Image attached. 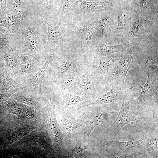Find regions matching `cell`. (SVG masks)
I'll return each mask as SVG.
<instances>
[{"label": "cell", "mask_w": 158, "mask_h": 158, "mask_svg": "<svg viewBox=\"0 0 158 158\" xmlns=\"http://www.w3.org/2000/svg\"><path fill=\"white\" fill-rule=\"evenodd\" d=\"M45 20L31 11L27 16L20 31L15 34L13 42L21 55L43 60L47 34Z\"/></svg>", "instance_id": "1"}, {"label": "cell", "mask_w": 158, "mask_h": 158, "mask_svg": "<svg viewBox=\"0 0 158 158\" xmlns=\"http://www.w3.org/2000/svg\"><path fill=\"white\" fill-rule=\"evenodd\" d=\"M147 82L142 86L137 85L130 87L128 90L139 87L141 88V92L136 98L132 99L133 102L132 109L136 110L143 108H150L153 106L155 101L158 100V94L153 97L154 95L158 93V70L148 69Z\"/></svg>", "instance_id": "2"}, {"label": "cell", "mask_w": 158, "mask_h": 158, "mask_svg": "<svg viewBox=\"0 0 158 158\" xmlns=\"http://www.w3.org/2000/svg\"><path fill=\"white\" fill-rule=\"evenodd\" d=\"M135 47L130 46L106 77L105 84L116 82L123 86L128 71L133 64L135 55Z\"/></svg>", "instance_id": "3"}, {"label": "cell", "mask_w": 158, "mask_h": 158, "mask_svg": "<svg viewBox=\"0 0 158 158\" xmlns=\"http://www.w3.org/2000/svg\"><path fill=\"white\" fill-rule=\"evenodd\" d=\"M111 89L108 92L99 96L91 103L81 107L95 104L106 105L113 110H118L121 107L123 100L128 94L122 90V86L118 83H110Z\"/></svg>", "instance_id": "4"}, {"label": "cell", "mask_w": 158, "mask_h": 158, "mask_svg": "<svg viewBox=\"0 0 158 158\" xmlns=\"http://www.w3.org/2000/svg\"><path fill=\"white\" fill-rule=\"evenodd\" d=\"M142 137L136 141H118L109 140L102 138L98 144L99 146H107L118 148L127 154L129 158L140 157L145 154L144 147L145 138L142 133Z\"/></svg>", "instance_id": "5"}, {"label": "cell", "mask_w": 158, "mask_h": 158, "mask_svg": "<svg viewBox=\"0 0 158 158\" xmlns=\"http://www.w3.org/2000/svg\"><path fill=\"white\" fill-rule=\"evenodd\" d=\"M131 100L128 94L123 100L117 118L107 130L109 136L117 137L121 130L125 125L135 121L146 118L135 116L132 114L129 107Z\"/></svg>", "instance_id": "6"}, {"label": "cell", "mask_w": 158, "mask_h": 158, "mask_svg": "<svg viewBox=\"0 0 158 158\" xmlns=\"http://www.w3.org/2000/svg\"><path fill=\"white\" fill-rule=\"evenodd\" d=\"M96 105V106L87 113L85 117L86 125L83 134L86 137L89 136L97 126L107 121L115 111L106 105Z\"/></svg>", "instance_id": "7"}, {"label": "cell", "mask_w": 158, "mask_h": 158, "mask_svg": "<svg viewBox=\"0 0 158 158\" xmlns=\"http://www.w3.org/2000/svg\"><path fill=\"white\" fill-rule=\"evenodd\" d=\"M124 53L97 57L94 62V68L96 78L100 84H105L106 77Z\"/></svg>", "instance_id": "8"}, {"label": "cell", "mask_w": 158, "mask_h": 158, "mask_svg": "<svg viewBox=\"0 0 158 158\" xmlns=\"http://www.w3.org/2000/svg\"><path fill=\"white\" fill-rule=\"evenodd\" d=\"M54 47L45 49V51L46 55V61L44 65L30 79L26 80L24 83L26 87L32 89L35 88L38 91L40 96L43 99L41 91V87L42 81L44 79L46 71L50 63L57 57L56 50L53 49Z\"/></svg>", "instance_id": "9"}, {"label": "cell", "mask_w": 158, "mask_h": 158, "mask_svg": "<svg viewBox=\"0 0 158 158\" xmlns=\"http://www.w3.org/2000/svg\"><path fill=\"white\" fill-rule=\"evenodd\" d=\"M24 83L15 81L10 75L4 62L0 63V94L9 97L16 92L23 90L26 87Z\"/></svg>", "instance_id": "10"}, {"label": "cell", "mask_w": 158, "mask_h": 158, "mask_svg": "<svg viewBox=\"0 0 158 158\" xmlns=\"http://www.w3.org/2000/svg\"><path fill=\"white\" fill-rule=\"evenodd\" d=\"M7 69L12 78H14L20 63L21 55L13 42L6 46L0 50Z\"/></svg>", "instance_id": "11"}, {"label": "cell", "mask_w": 158, "mask_h": 158, "mask_svg": "<svg viewBox=\"0 0 158 158\" xmlns=\"http://www.w3.org/2000/svg\"><path fill=\"white\" fill-rule=\"evenodd\" d=\"M42 60L31 59L27 55H21L20 56V63L14 78L22 83L30 79L40 68V65Z\"/></svg>", "instance_id": "12"}, {"label": "cell", "mask_w": 158, "mask_h": 158, "mask_svg": "<svg viewBox=\"0 0 158 158\" xmlns=\"http://www.w3.org/2000/svg\"><path fill=\"white\" fill-rule=\"evenodd\" d=\"M31 11L20 12L13 15L8 14L0 18V26L5 28L11 33L16 34L21 30L26 17Z\"/></svg>", "instance_id": "13"}, {"label": "cell", "mask_w": 158, "mask_h": 158, "mask_svg": "<svg viewBox=\"0 0 158 158\" xmlns=\"http://www.w3.org/2000/svg\"><path fill=\"white\" fill-rule=\"evenodd\" d=\"M55 104L50 100L49 111L48 128L54 145L59 152L61 151L63 147V138L59 125L56 119Z\"/></svg>", "instance_id": "14"}, {"label": "cell", "mask_w": 158, "mask_h": 158, "mask_svg": "<svg viewBox=\"0 0 158 158\" xmlns=\"http://www.w3.org/2000/svg\"><path fill=\"white\" fill-rule=\"evenodd\" d=\"M157 53V51L155 52L150 50L141 54H135L133 64L134 63L141 72L149 69L158 70Z\"/></svg>", "instance_id": "15"}, {"label": "cell", "mask_w": 158, "mask_h": 158, "mask_svg": "<svg viewBox=\"0 0 158 158\" xmlns=\"http://www.w3.org/2000/svg\"><path fill=\"white\" fill-rule=\"evenodd\" d=\"M140 130L144 135L145 142L144 147L145 154L151 157L158 158V127H152L150 124L145 132Z\"/></svg>", "instance_id": "16"}, {"label": "cell", "mask_w": 158, "mask_h": 158, "mask_svg": "<svg viewBox=\"0 0 158 158\" xmlns=\"http://www.w3.org/2000/svg\"><path fill=\"white\" fill-rule=\"evenodd\" d=\"M55 0H32V11L45 20L56 19Z\"/></svg>", "instance_id": "17"}, {"label": "cell", "mask_w": 158, "mask_h": 158, "mask_svg": "<svg viewBox=\"0 0 158 158\" xmlns=\"http://www.w3.org/2000/svg\"><path fill=\"white\" fill-rule=\"evenodd\" d=\"M47 29V38L45 49L54 47L57 44H62V37L60 23L56 20H45Z\"/></svg>", "instance_id": "18"}, {"label": "cell", "mask_w": 158, "mask_h": 158, "mask_svg": "<svg viewBox=\"0 0 158 158\" xmlns=\"http://www.w3.org/2000/svg\"><path fill=\"white\" fill-rule=\"evenodd\" d=\"M98 24L85 22L76 26L75 29L78 36L81 39L83 45L88 48L92 42V38L94 35L97 36Z\"/></svg>", "instance_id": "19"}, {"label": "cell", "mask_w": 158, "mask_h": 158, "mask_svg": "<svg viewBox=\"0 0 158 158\" xmlns=\"http://www.w3.org/2000/svg\"><path fill=\"white\" fill-rule=\"evenodd\" d=\"M75 3L85 14H91L100 11L111 7L113 0L102 2L87 1L83 0H74Z\"/></svg>", "instance_id": "20"}, {"label": "cell", "mask_w": 158, "mask_h": 158, "mask_svg": "<svg viewBox=\"0 0 158 158\" xmlns=\"http://www.w3.org/2000/svg\"><path fill=\"white\" fill-rule=\"evenodd\" d=\"M130 46V43L128 41H126L121 44L112 46L107 45L104 43H101L96 47V51L100 56L113 55L124 53Z\"/></svg>", "instance_id": "21"}, {"label": "cell", "mask_w": 158, "mask_h": 158, "mask_svg": "<svg viewBox=\"0 0 158 158\" xmlns=\"http://www.w3.org/2000/svg\"><path fill=\"white\" fill-rule=\"evenodd\" d=\"M6 1L8 14L10 15L32 10V0H6Z\"/></svg>", "instance_id": "22"}, {"label": "cell", "mask_w": 158, "mask_h": 158, "mask_svg": "<svg viewBox=\"0 0 158 158\" xmlns=\"http://www.w3.org/2000/svg\"><path fill=\"white\" fill-rule=\"evenodd\" d=\"M78 118L73 116L66 114L62 121V130L64 140L74 134L79 127Z\"/></svg>", "instance_id": "23"}, {"label": "cell", "mask_w": 158, "mask_h": 158, "mask_svg": "<svg viewBox=\"0 0 158 158\" xmlns=\"http://www.w3.org/2000/svg\"><path fill=\"white\" fill-rule=\"evenodd\" d=\"M152 24V19L150 17H145L138 19L134 23L126 37L129 38L138 35Z\"/></svg>", "instance_id": "24"}, {"label": "cell", "mask_w": 158, "mask_h": 158, "mask_svg": "<svg viewBox=\"0 0 158 158\" xmlns=\"http://www.w3.org/2000/svg\"><path fill=\"white\" fill-rule=\"evenodd\" d=\"M30 89L28 87L25 88L22 91H18L13 95V98L17 102L26 105L38 107L39 104L29 92Z\"/></svg>", "instance_id": "25"}, {"label": "cell", "mask_w": 158, "mask_h": 158, "mask_svg": "<svg viewBox=\"0 0 158 158\" xmlns=\"http://www.w3.org/2000/svg\"><path fill=\"white\" fill-rule=\"evenodd\" d=\"M96 22L98 24L101 29L102 36L104 37L109 36L111 25L110 17L107 15H103L99 16Z\"/></svg>", "instance_id": "26"}, {"label": "cell", "mask_w": 158, "mask_h": 158, "mask_svg": "<svg viewBox=\"0 0 158 158\" xmlns=\"http://www.w3.org/2000/svg\"><path fill=\"white\" fill-rule=\"evenodd\" d=\"M14 36V34L10 33L6 28L0 26V50L13 42Z\"/></svg>", "instance_id": "27"}, {"label": "cell", "mask_w": 158, "mask_h": 158, "mask_svg": "<svg viewBox=\"0 0 158 158\" xmlns=\"http://www.w3.org/2000/svg\"><path fill=\"white\" fill-rule=\"evenodd\" d=\"M77 72L76 67L74 66L70 71L65 76L61 88L63 90H66L74 85L75 78Z\"/></svg>", "instance_id": "28"}, {"label": "cell", "mask_w": 158, "mask_h": 158, "mask_svg": "<svg viewBox=\"0 0 158 158\" xmlns=\"http://www.w3.org/2000/svg\"><path fill=\"white\" fill-rule=\"evenodd\" d=\"M4 103L10 112L18 116H20L23 112L24 106L17 103L13 98L8 99L4 102Z\"/></svg>", "instance_id": "29"}, {"label": "cell", "mask_w": 158, "mask_h": 158, "mask_svg": "<svg viewBox=\"0 0 158 158\" xmlns=\"http://www.w3.org/2000/svg\"><path fill=\"white\" fill-rule=\"evenodd\" d=\"M86 95L80 93L71 94L66 99L65 104L67 107H71L91 98Z\"/></svg>", "instance_id": "30"}, {"label": "cell", "mask_w": 158, "mask_h": 158, "mask_svg": "<svg viewBox=\"0 0 158 158\" xmlns=\"http://www.w3.org/2000/svg\"><path fill=\"white\" fill-rule=\"evenodd\" d=\"M87 147H83L80 143L72 149L70 157L73 158H83L88 157L90 154L86 151Z\"/></svg>", "instance_id": "31"}, {"label": "cell", "mask_w": 158, "mask_h": 158, "mask_svg": "<svg viewBox=\"0 0 158 158\" xmlns=\"http://www.w3.org/2000/svg\"><path fill=\"white\" fill-rule=\"evenodd\" d=\"M72 65L71 59H66L61 63L56 73V78L58 79L63 77Z\"/></svg>", "instance_id": "32"}, {"label": "cell", "mask_w": 158, "mask_h": 158, "mask_svg": "<svg viewBox=\"0 0 158 158\" xmlns=\"http://www.w3.org/2000/svg\"><path fill=\"white\" fill-rule=\"evenodd\" d=\"M128 15L124 9L121 10L118 13L117 16L118 29L119 30H123L126 27L127 23Z\"/></svg>", "instance_id": "33"}, {"label": "cell", "mask_w": 158, "mask_h": 158, "mask_svg": "<svg viewBox=\"0 0 158 158\" xmlns=\"http://www.w3.org/2000/svg\"><path fill=\"white\" fill-rule=\"evenodd\" d=\"M107 150V157L109 158H129L128 155L123 152L121 150L112 147Z\"/></svg>", "instance_id": "34"}, {"label": "cell", "mask_w": 158, "mask_h": 158, "mask_svg": "<svg viewBox=\"0 0 158 158\" xmlns=\"http://www.w3.org/2000/svg\"><path fill=\"white\" fill-rule=\"evenodd\" d=\"M157 0H140L141 9L143 11L152 9L157 3Z\"/></svg>", "instance_id": "35"}, {"label": "cell", "mask_w": 158, "mask_h": 158, "mask_svg": "<svg viewBox=\"0 0 158 158\" xmlns=\"http://www.w3.org/2000/svg\"><path fill=\"white\" fill-rule=\"evenodd\" d=\"M63 6V10L66 14H70L75 12L70 4V0H60Z\"/></svg>", "instance_id": "36"}, {"label": "cell", "mask_w": 158, "mask_h": 158, "mask_svg": "<svg viewBox=\"0 0 158 158\" xmlns=\"http://www.w3.org/2000/svg\"><path fill=\"white\" fill-rule=\"evenodd\" d=\"M23 111L25 118L28 119L32 118L34 116V108L31 107L26 106H24Z\"/></svg>", "instance_id": "37"}, {"label": "cell", "mask_w": 158, "mask_h": 158, "mask_svg": "<svg viewBox=\"0 0 158 158\" xmlns=\"http://www.w3.org/2000/svg\"><path fill=\"white\" fill-rule=\"evenodd\" d=\"M1 7V17L6 16L8 14V11L6 4V0H0Z\"/></svg>", "instance_id": "38"}, {"label": "cell", "mask_w": 158, "mask_h": 158, "mask_svg": "<svg viewBox=\"0 0 158 158\" xmlns=\"http://www.w3.org/2000/svg\"><path fill=\"white\" fill-rule=\"evenodd\" d=\"M22 135L21 133L16 132L13 134L12 138L13 140H16L20 139L22 137Z\"/></svg>", "instance_id": "39"}, {"label": "cell", "mask_w": 158, "mask_h": 158, "mask_svg": "<svg viewBox=\"0 0 158 158\" xmlns=\"http://www.w3.org/2000/svg\"><path fill=\"white\" fill-rule=\"evenodd\" d=\"M1 3L0 1V18L1 17Z\"/></svg>", "instance_id": "40"}, {"label": "cell", "mask_w": 158, "mask_h": 158, "mask_svg": "<svg viewBox=\"0 0 158 158\" xmlns=\"http://www.w3.org/2000/svg\"><path fill=\"white\" fill-rule=\"evenodd\" d=\"M3 59L2 57L0 55V62L1 61L2 59Z\"/></svg>", "instance_id": "41"}]
</instances>
